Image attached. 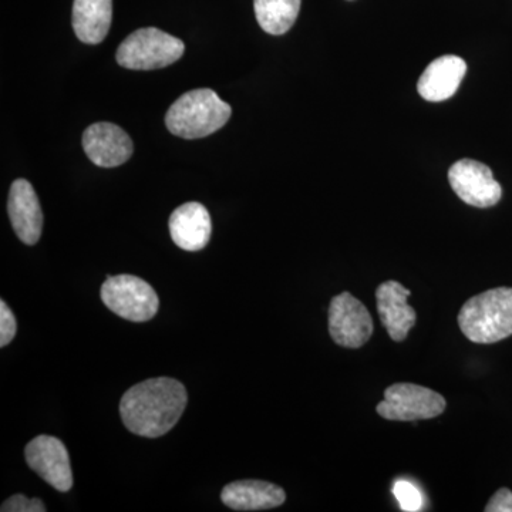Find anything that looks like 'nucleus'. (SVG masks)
Segmentation results:
<instances>
[{
    "mask_svg": "<svg viewBox=\"0 0 512 512\" xmlns=\"http://www.w3.org/2000/svg\"><path fill=\"white\" fill-rule=\"evenodd\" d=\"M188 403L183 383L170 377L148 379L128 389L120 402L124 426L137 436L157 439L173 429Z\"/></svg>",
    "mask_w": 512,
    "mask_h": 512,
    "instance_id": "nucleus-1",
    "label": "nucleus"
},
{
    "mask_svg": "<svg viewBox=\"0 0 512 512\" xmlns=\"http://www.w3.org/2000/svg\"><path fill=\"white\" fill-rule=\"evenodd\" d=\"M458 326L471 342L491 345L512 335V288H495L468 299Z\"/></svg>",
    "mask_w": 512,
    "mask_h": 512,
    "instance_id": "nucleus-2",
    "label": "nucleus"
},
{
    "mask_svg": "<svg viewBox=\"0 0 512 512\" xmlns=\"http://www.w3.org/2000/svg\"><path fill=\"white\" fill-rule=\"evenodd\" d=\"M231 106L211 89L183 94L165 114V124L174 136L195 140L211 136L228 123Z\"/></svg>",
    "mask_w": 512,
    "mask_h": 512,
    "instance_id": "nucleus-3",
    "label": "nucleus"
},
{
    "mask_svg": "<svg viewBox=\"0 0 512 512\" xmlns=\"http://www.w3.org/2000/svg\"><path fill=\"white\" fill-rule=\"evenodd\" d=\"M185 52L183 40L157 28L138 29L117 49V63L124 69H164L180 60Z\"/></svg>",
    "mask_w": 512,
    "mask_h": 512,
    "instance_id": "nucleus-4",
    "label": "nucleus"
},
{
    "mask_svg": "<svg viewBox=\"0 0 512 512\" xmlns=\"http://www.w3.org/2000/svg\"><path fill=\"white\" fill-rule=\"evenodd\" d=\"M100 296L111 312L130 322L141 323L153 319L160 306L153 286L133 275L107 276Z\"/></svg>",
    "mask_w": 512,
    "mask_h": 512,
    "instance_id": "nucleus-5",
    "label": "nucleus"
},
{
    "mask_svg": "<svg viewBox=\"0 0 512 512\" xmlns=\"http://www.w3.org/2000/svg\"><path fill=\"white\" fill-rule=\"evenodd\" d=\"M447 402L440 393L413 383H396L387 387L384 400L376 410L383 419L393 421L429 420L446 410Z\"/></svg>",
    "mask_w": 512,
    "mask_h": 512,
    "instance_id": "nucleus-6",
    "label": "nucleus"
},
{
    "mask_svg": "<svg viewBox=\"0 0 512 512\" xmlns=\"http://www.w3.org/2000/svg\"><path fill=\"white\" fill-rule=\"evenodd\" d=\"M329 333L342 348H362L372 338V316L352 293H340L330 301Z\"/></svg>",
    "mask_w": 512,
    "mask_h": 512,
    "instance_id": "nucleus-7",
    "label": "nucleus"
},
{
    "mask_svg": "<svg viewBox=\"0 0 512 512\" xmlns=\"http://www.w3.org/2000/svg\"><path fill=\"white\" fill-rule=\"evenodd\" d=\"M448 181L458 198L471 207H494L503 195L491 168L480 161L468 158L457 161L448 171Z\"/></svg>",
    "mask_w": 512,
    "mask_h": 512,
    "instance_id": "nucleus-8",
    "label": "nucleus"
},
{
    "mask_svg": "<svg viewBox=\"0 0 512 512\" xmlns=\"http://www.w3.org/2000/svg\"><path fill=\"white\" fill-rule=\"evenodd\" d=\"M26 463L37 476L60 493L73 487L72 466L67 448L52 436H37L25 448Z\"/></svg>",
    "mask_w": 512,
    "mask_h": 512,
    "instance_id": "nucleus-9",
    "label": "nucleus"
},
{
    "mask_svg": "<svg viewBox=\"0 0 512 512\" xmlns=\"http://www.w3.org/2000/svg\"><path fill=\"white\" fill-rule=\"evenodd\" d=\"M83 148L92 163L103 168L119 167L133 156V141L113 123H96L83 133Z\"/></svg>",
    "mask_w": 512,
    "mask_h": 512,
    "instance_id": "nucleus-10",
    "label": "nucleus"
},
{
    "mask_svg": "<svg viewBox=\"0 0 512 512\" xmlns=\"http://www.w3.org/2000/svg\"><path fill=\"white\" fill-rule=\"evenodd\" d=\"M410 293L397 281L383 282L376 289L377 312L394 342H403L416 325L417 313L407 302Z\"/></svg>",
    "mask_w": 512,
    "mask_h": 512,
    "instance_id": "nucleus-11",
    "label": "nucleus"
},
{
    "mask_svg": "<svg viewBox=\"0 0 512 512\" xmlns=\"http://www.w3.org/2000/svg\"><path fill=\"white\" fill-rule=\"evenodd\" d=\"M8 212L20 241L35 245L42 237L43 214L35 188L29 181L16 180L9 191Z\"/></svg>",
    "mask_w": 512,
    "mask_h": 512,
    "instance_id": "nucleus-12",
    "label": "nucleus"
},
{
    "mask_svg": "<svg viewBox=\"0 0 512 512\" xmlns=\"http://www.w3.org/2000/svg\"><path fill=\"white\" fill-rule=\"evenodd\" d=\"M168 227L174 244L184 251H201L211 239L210 212L200 202H187L178 207L171 214Z\"/></svg>",
    "mask_w": 512,
    "mask_h": 512,
    "instance_id": "nucleus-13",
    "label": "nucleus"
},
{
    "mask_svg": "<svg viewBox=\"0 0 512 512\" xmlns=\"http://www.w3.org/2000/svg\"><path fill=\"white\" fill-rule=\"evenodd\" d=\"M221 501L234 511H264L281 507L286 493L284 488L268 481L242 480L225 485Z\"/></svg>",
    "mask_w": 512,
    "mask_h": 512,
    "instance_id": "nucleus-14",
    "label": "nucleus"
},
{
    "mask_svg": "<svg viewBox=\"0 0 512 512\" xmlns=\"http://www.w3.org/2000/svg\"><path fill=\"white\" fill-rule=\"evenodd\" d=\"M467 64L461 57L448 55L433 60L421 74L417 90L424 100L439 103L453 97L466 76Z\"/></svg>",
    "mask_w": 512,
    "mask_h": 512,
    "instance_id": "nucleus-15",
    "label": "nucleus"
},
{
    "mask_svg": "<svg viewBox=\"0 0 512 512\" xmlns=\"http://www.w3.org/2000/svg\"><path fill=\"white\" fill-rule=\"evenodd\" d=\"M113 0H74L73 29L80 42L99 45L109 33Z\"/></svg>",
    "mask_w": 512,
    "mask_h": 512,
    "instance_id": "nucleus-16",
    "label": "nucleus"
},
{
    "mask_svg": "<svg viewBox=\"0 0 512 512\" xmlns=\"http://www.w3.org/2000/svg\"><path fill=\"white\" fill-rule=\"evenodd\" d=\"M302 0H254L259 26L269 35H285L295 25Z\"/></svg>",
    "mask_w": 512,
    "mask_h": 512,
    "instance_id": "nucleus-17",
    "label": "nucleus"
},
{
    "mask_svg": "<svg viewBox=\"0 0 512 512\" xmlns=\"http://www.w3.org/2000/svg\"><path fill=\"white\" fill-rule=\"evenodd\" d=\"M393 494L403 511L416 512L423 507V495L419 488L409 481H397L393 487Z\"/></svg>",
    "mask_w": 512,
    "mask_h": 512,
    "instance_id": "nucleus-18",
    "label": "nucleus"
},
{
    "mask_svg": "<svg viewBox=\"0 0 512 512\" xmlns=\"http://www.w3.org/2000/svg\"><path fill=\"white\" fill-rule=\"evenodd\" d=\"M2 512H45L46 507L39 498H28L23 494H16L8 498L0 507Z\"/></svg>",
    "mask_w": 512,
    "mask_h": 512,
    "instance_id": "nucleus-19",
    "label": "nucleus"
},
{
    "mask_svg": "<svg viewBox=\"0 0 512 512\" xmlns=\"http://www.w3.org/2000/svg\"><path fill=\"white\" fill-rule=\"evenodd\" d=\"M18 332V322L5 301H0V346L5 348Z\"/></svg>",
    "mask_w": 512,
    "mask_h": 512,
    "instance_id": "nucleus-20",
    "label": "nucleus"
},
{
    "mask_svg": "<svg viewBox=\"0 0 512 512\" xmlns=\"http://www.w3.org/2000/svg\"><path fill=\"white\" fill-rule=\"evenodd\" d=\"M487 512H512V491L508 488H501L488 501Z\"/></svg>",
    "mask_w": 512,
    "mask_h": 512,
    "instance_id": "nucleus-21",
    "label": "nucleus"
}]
</instances>
